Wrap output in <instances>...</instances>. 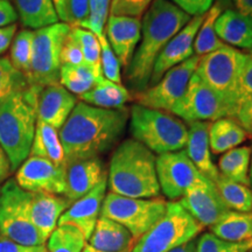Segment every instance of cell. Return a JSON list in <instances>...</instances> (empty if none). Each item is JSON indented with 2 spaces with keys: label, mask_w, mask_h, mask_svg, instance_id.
Instances as JSON below:
<instances>
[{
  "label": "cell",
  "mask_w": 252,
  "mask_h": 252,
  "mask_svg": "<svg viewBox=\"0 0 252 252\" xmlns=\"http://www.w3.org/2000/svg\"><path fill=\"white\" fill-rule=\"evenodd\" d=\"M84 63L83 54L78 42L69 32L65 37L61 50V64L62 65H78Z\"/></svg>",
  "instance_id": "obj_43"
},
{
  "label": "cell",
  "mask_w": 252,
  "mask_h": 252,
  "mask_svg": "<svg viewBox=\"0 0 252 252\" xmlns=\"http://www.w3.org/2000/svg\"><path fill=\"white\" fill-rule=\"evenodd\" d=\"M157 157L134 139L118 145L110 160L108 187L110 193L133 198L159 197Z\"/></svg>",
  "instance_id": "obj_3"
},
{
  "label": "cell",
  "mask_w": 252,
  "mask_h": 252,
  "mask_svg": "<svg viewBox=\"0 0 252 252\" xmlns=\"http://www.w3.org/2000/svg\"><path fill=\"white\" fill-rule=\"evenodd\" d=\"M204 14L191 18L190 21L179 33H176L165 46V48L162 49V52L160 53L156 63H154L149 87L159 82L160 78L169 69L176 67L178 64L194 56L195 37H196L198 30H200Z\"/></svg>",
  "instance_id": "obj_17"
},
{
  "label": "cell",
  "mask_w": 252,
  "mask_h": 252,
  "mask_svg": "<svg viewBox=\"0 0 252 252\" xmlns=\"http://www.w3.org/2000/svg\"><path fill=\"white\" fill-rule=\"evenodd\" d=\"M19 186L14 179L0 187V236L26 247H41L46 242L24 212L18 197Z\"/></svg>",
  "instance_id": "obj_12"
},
{
  "label": "cell",
  "mask_w": 252,
  "mask_h": 252,
  "mask_svg": "<svg viewBox=\"0 0 252 252\" xmlns=\"http://www.w3.org/2000/svg\"><path fill=\"white\" fill-rule=\"evenodd\" d=\"M191 17L169 0H154L141 20V37L126 72L128 86L135 94L150 84L154 63L167 43Z\"/></svg>",
  "instance_id": "obj_2"
},
{
  "label": "cell",
  "mask_w": 252,
  "mask_h": 252,
  "mask_svg": "<svg viewBox=\"0 0 252 252\" xmlns=\"http://www.w3.org/2000/svg\"><path fill=\"white\" fill-rule=\"evenodd\" d=\"M108 189V176L90 193L72 202L60 217L58 225H71L80 230L89 241L102 212V206Z\"/></svg>",
  "instance_id": "obj_18"
},
{
  "label": "cell",
  "mask_w": 252,
  "mask_h": 252,
  "mask_svg": "<svg viewBox=\"0 0 252 252\" xmlns=\"http://www.w3.org/2000/svg\"><path fill=\"white\" fill-rule=\"evenodd\" d=\"M18 19L17 9L9 0H0V28L14 25Z\"/></svg>",
  "instance_id": "obj_48"
},
{
  "label": "cell",
  "mask_w": 252,
  "mask_h": 252,
  "mask_svg": "<svg viewBox=\"0 0 252 252\" xmlns=\"http://www.w3.org/2000/svg\"><path fill=\"white\" fill-rule=\"evenodd\" d=\"M203 229L179 201H169L161 219L135 242L131 252H169L197 238Z\"/></svg>",
  "instance_id": "obj_6"
},
{
  "label": "cell",
  "mask_w": 252,
  "mask_h": 252,
  "mask_svg": "<svg viewBox=\"0 0 252 252\" xmlns=\"http://www.w3.org/2000/svg\"><path fill=\"white\" fill-rule=\"evenodd\" d=\"M215 186L230 210L239 213L252 212V190L249 186L231 181L222 175L219 176Z\"/></svg>",
  "instance_id": "obj_33"
},
{
  "label": "cell",
  "mask_w": 252,
  "mask_h": 252,
  "mask_svg": "<svg viewBox=\"0 0 252 252\" xmlns=\"http://www.w3.org/2000/svg\"><path fill=\"white\" fill-rule=\"evenodd\" d=\"M70 33L81 47L84 63H87L96 71L102 72V68H100V43L98 37L94 35L93 32L81 27H71Z\"/></svg>",
  "instance_id": "obj_37"
},
{
  "label": "cell",
  "mask_w": 252,
  "mask_h": 252,
  "mask_svg": "<svg viewBox=\"0 0 252 252\" xmlns=\"http://www.w3.org/2000/svg\"><path fill=\"white\" fill-rule=\"evenodd\" d=\"M245 58L247 53L224 43L219 49L201 56L195 74L237 109L241 100L239 80Z\"/></svg>",
  "instance_id": "obj_7"
},
{
  "label": "cell",
  "mask_w": 252,
  "mask_h": 252,
  "mask_svg": "<svg viewBox=\"0 0 252 252\" xmlns=\"http://www.w3.org/2000/svg\"><path fill=\"white\" fill-rule=\"evenodd\" d=\"M222 5H220V2H217L204 14L203 21L201 24L194 42V53L196 56L201 58V56L209 54V53L224 45L217 36L215 31L216 20L222 13Z\"/></svg>",
  "instance_id": "obj_32"
},
{
  "label": "cell",
  "mask_w": 252,
  "mask_h": 252,
  "mask_svg": "<svg viewBox=\"0 0 252 252\" xmlns=\"http://www.w3.org/2000/svg\"><path fill=\"white\" fill-rule=\"evenodd\" d=\"M249 176H250V188L252 190V146H251V163H250V174H249Z\"/></svg>",
  "instance_id": "obj_55"
},
{
  "label": "cell",
  "mask_w": 252,
  "mask_h": 252,
  "mask_svg": "<svg viewBox=\"0 0 252 252\" xmlns=\"http://www.w3.org/2000/svg\"><path fill=\"white\" fill-rule=\"evenodd\" d=\"M130 118L127 109H100L78 102L59 130L65 165L108 152L124 133Z\"/></svg>",
  "instance_id": "obj_1"
},
{
  "label": "cell",
  "mask_w": 252,
  "mask_h": 252,
  "mask_svg": "<svg viewBox=\"0 0 252 252\" xmlns=\"http://www.w3.org/2000/svg\"><path fill=\"white\" fill-rule=\"evenodd\" d=\"M234 9L238 13L252 18V0H231Z\"/></svg>",
  "instance_id": "obj_51"
},
{
  "label": "cell",
  "mask_w": 252,
  "mask_h": 252,
  "mask_svg": "<svg viewBox=\"0 0 252 252\" xmlns=\"http://www.w3.org/2000/svg\"><path fill=\"white\" fill-rule=\"evenodd\" d=\"M76 104L77 99L75 94L69 93L60 83L40 88L35 105L37 121L60 130Z\"/></svg>",
  "instance_id": "obj_19"
},
{
  "label": "cell",
  "mask_w": 252,
  "mask_h": 252,
  "mask_svg": "<svg viewBox=\"0 0 252 252\" xmlns=\"http://www.w3.org/2000/svg\"><path fill=\"white\" fill-rule=\"evenodd\" d=\"M154 0H111L110 15L141 18Z\"/></svg>",
  "instance_id": "obj_41"
},
{
  "label": "cell",
  "mask_w": 252,
  "mask_h": 252,
  "mask_svg": "<svg viewBox=\"0 0 252 252\" xmlns=\"http://www.w3.org/2000/svg\"><path fill=\"white\" fill-rule=\"evenodd\" d=\"M128 122L132 139L143 144L154 154L185 150L188 126L172 113L134 104L130 110Z\"/></svg>",
  "instance_id": "obj_5"
},
{
  "label": "cell",
  "mask_w": 252,
  "mask_h": 252,
  "mask_svg": "<svg viewBox=\"0 0 252 252\" xmlns=\"http://www.w3.org/2000/svg\"><path fill=\"white\" fill-rule=\"evenodd\" d=\"M239 89H241V98L252 94V50L247 53L243 69L239 80Z\"/></svg>",
  "instance_id": "obj_46"
},
{
  "label": "cell",
  "mask_w": 252,
  "mask_h": 252,
  "mask_svg": "<svg viewBox=\"0 0 252 252\" xmlns=\"http://www.w3.org/2000/svg\"><path fill=\"white\" fill-rule=\"evenodd\" d=\"M15 182L31 193L64 195V167L39 157H28L15 171Z\"/></svg>",
  "instance_id": "obj_14"
},
{
  "label": "cell",
  "mask_w": 252,
  "mask_h": 252,
  "mask_svg": "<svg viewBox=\"0 0 252 252\" xmlns=\"http://www.w3.org/2000/svg\"><path fill=\"white\" fill-rule=\"evenodd\" d=\"M250 252H252V251H250Z\"/></svg>",
  "instance_id": "obj_56"
},
{
  "label": "cell",
  "mask_w": 252,
  "mask_h": 252,
  "mask_svg": "<svg viewBox=\"0 0 252 252\" xmlns=\"http://www.w3.org/2000/svg\"><path fill=\"white\" fill-rule=\"evenodd\" d=\"M70 30L71 26L60 21L34 31L31 71L27 78L30 86L43 88L59 83L61 50Z\"/></svg>",
  "instance_id": "obj_9"
},
{
  "label": "cell",
  "mask_w": 252,
  "mask_h": 252,
  "mask_svg": "<svg viewBox=\"0 0 252 252\" xmlns=\"http://www.w3.org/2000/svg\"><path fill=\"white\" fill-rule=\"evenodd\" d=\"M89 13V0H65L64 21L71 27H78Z\"/></svg>",
  "instance_id": "obj_42"
},
{
  "label": "cell",
  "mask_w": 252,
  "mask_h": 252,
  "mask_svg": "<svg viewBox=\"0 0 252 252\" xmlns=\"http://www.w3.org/2000/svg\"><path fill=\"white\" fill-rule=\"evenodd\" d=\"M156 167L160 191L169 201L180 200L193 186L207 180L185 150L159 154Z\"/></svg>",
  "instance_id": "obj_13"
},
{
  "label": "cell",
  "mask_w": 252,
  "mask_h": 252,
  "mask_svg": "<svg viewBox=\"0 0 252 252\" xmlns=\"http://www.w3.org/2000/svg\"><path fill=\"white\" fill-rule=\"evenodd\" d=\"M215 31L223 43L239 50H252V18L228 8L217 18Z\"/></svg>",
  "instance_id": "obj_23"
},
{
  "label": "cell",
  "mask_w": 252,
  "mask_h": 252,
  "mask_svg": "<svg viewBox=\"0 0 252 252\" xmlns=\"http://www.w3.org/2000/svg\"><path fill=\"white\" fill-rule=\"evenodd\" d=\"M17 24L0 28V58H1V56L9 49V47H11L13 37L15 34H17Z\"/></svg>",
  "instance_id": "obj_49"
},
{
  "label": "cell",
  "mask_w": 252,
  "mask_h": 252,
  "mask_svg": "<svg viewBox=\"0 0 252 252\" xmlns=\"http://www.w3.org/2000/svg\"><path fill=\"white\" fill-rule=\"evenodd\" d=\"M247 139L248 133L234 118H222L209 125V144L214 154L228 152Z\"/></svg>",
  "instance_id": "obj_28"
},
{
  "label": "cell",
  "mask_w": 252,
  "mask_h": 252,
  "mask_svg": "<svg viewBox=\"0 0 252 252\" xmlns=\"http://www.w3.org/2000/svg\"><path fill=\"white\" fill-rule=\"evenodd\" d=\"M82 252H103V251L96 250V249H94L93 247H90V245L87 243V245H86V248H84V249H83V251H82Z\"/></svg>",
  "instance_id": "obj_54"
},
{
  "label": "cell",
  "mask_w": 252,
  "mask_h": 252,
  "mask_svg": "<svg viewBox=\"0 0 252 252\" xmlns=\"http://www.w3.org/2000/svg\"><path fill=\"white\" fill-rule=\"evenodd\" d=\"M169 1L181 8L190 17L191 15L196 17V15L206 14L212 8L215 0H169Z\"/></svg>",
  "instance_id": "obj_45"
},
{
  "label": "cell",
  "mask_w": 252,
  "mask_h": 252,
  "mask_svg": "<svg viewBox=\"0 0 252 252\" xmlns=\"http://www.w3.org/2000/svg\"><path fill=\"white\" fill-rule=\"evenodd\" d=\"M81 102L100 109L121 110L132 100V96L123 84L100 77L97 84L88 93L81 94Z\"/></svg>",
  "instance_id": "obj_25"
},
{
  "label": "cell",
  "mask_w": 252,
  "mask_h": 252,
  "mask_svg": "<svg viewBox=\"0 0 252 252\" xmlns=\"http://www.w3.org/2000/svg\"><path fill=\"white\" fill-rule=\"evenodd\" d=\"M200 56H191L187 61L169 69L153 86L134 94L137 104L149 109L172 113L174 106L182 98L196 70Z\"/></svg>",
  "instance_id": "obj_11"
},
{
  "label": "cell",
  "mask_w": 252,
  "mask_h": 252,
  "mask_svg": "<svg viewBox=\"0 0 252 252\" xmlns=\"http://www.w3.org/2000/svg\"><path fill=\"white\" fill-rule=\"evenodd\" d=\"M11 172L12 168L8 158L4 152V150H2V147L0 146V184H2V182L7 180Z\"/></svg>",
  "instance_id": "obj_50"
},
{
  "label": "cell",
  "mask_w": 252,
  "mask_h": 252,
  "mask_svg": "<svg viewBox=\"0 0 252 252\" xmlns=\"http://www.w3.org/2000/svg\"><path fill=\"white\" fill-rule=\"evenodd\" d=\"M188 139L185 151L195 167L210 181L215 182L220 173L213 161L209 144V123L194 122L188 124Z\"/></svg>",
  "instance_id": "obj_22"
},
{
  "label": "cell",
  "mask_w": 252,
  "mask_h": 252,
  "mask_svg": "<svg viewBox=\"0 0 252 252\" xmlns=\"http://www.w3.org/2000/svg\"><path fill=\"white\" fill-rule=\"evenodd\" d=\"M166 208L167 202L162 197L133 198L108 193L100 216L108 217L127 229L135 243L161 219Z\"/></svg>",
  "instance_id": "obj_8"
},
{
  "label": "cell",
  "mask_w": 252,
  "mask_h": 252,
  "mask_svg": "<svg viewBox=\"0 0 252 252\" xmlns=\"http://www.w3.org/2000/svg\"><path fill=\"white\" fill-rule=\"evenodd\" d=\"M179 202L203 228L215 225L230 212L215 184L208 179L193 186Z\"/></svg>",
  "instance_id": "obj_16"
},
{
  "label": "cell",
  "mask_w": 252,
  "mask_h": 252,
  "mask_svg": "<svg viewBox=\"0 0 252 252\" xmlns=\"http://www.w3.org/2000/svg\"><path fill=\"white\" fill-rule=\"evenodd\" d=\"M100 77H103L102 72L96 71L87 63L78 65H61L59 83L69 93L80 97L93 89Z\"/></svg>",
  "instance_id": "obj_31"
},
{
  "label": "cell",
  "mask_w": 252,
  "mask_h": 252,
  "mask_svg": "<svg viewBox=\"0 0 252 252\" xmlns=\"http://www.w3.org/2000/svg\"><path fill=\"white\" fill-rule=\"evenodd\" d=\"M105 36L122 67L127 69L141 37V18L109 15Z\"/></svg>",
  "instance_id": "obj_20"
},
{
  "label": "cell",
  "mask_w": 252,
  "mask_h": 252,
  "mask_svg": "<svg viewBox=\"0 0 252 252\" xmlns=\"http://www.w3.org/2000/svg\"><path fill=\"white\" fill-rule=\"evenodd\" d=\"M18 197L25 214L45 242L58 228L60 217L71 204L62 195L31 193L20 187L18 189Z\"/></svg>",
  "instance_id": "obj_15"
},
{
  "label": "cell",
  "mask_w": 252,
  "mask_h": 252,
  "mask_svg": "<svg viewBox=\"0 0 252 252\" xmlns=\"http://www.w3.org/2000/svg\"><path fill=\"white\" fill-rule=\"evenodd\" d=\"M65 191L63 196L70 202L90 193L108 176L99 158H90L69 162L64 167Z\"/></svg>",
  "instance_id": "obj_21"
},
{
  "label": "cell",
  "mask_w": 252,
  "mask_h": 252,
  "mask_svg": "<svg viewBox=\"0 0 252 252\" xmlns=\"http://www.w3.org/2000/svg\"><path fill=\"white\" fill-rule=\"evenodd\" d=\"M30 87L27 78L19 72L8 58H0V105L15 93Z\"/></svg>",
  "instance_id": "obj_36"
},
{
  "label": "cell",
  "mask_w": 252,
  "mask_h": 252,
  "mask_svg": "<svg viewBox=\"0 0 252 252\" xmlns=\"http://www.w3.org/2000/svg\"><path fill=\"white\" fill-rule=\"evenodd\" d=\"M88 242L90 247L103 252H131L134 244L127 229L104 216H99Z\"/></svg>",
  "instance_id": "obj_24"
},
{
  "label": "cell",
  "mask_w": 252,
  "mask_h": 252,
  "mask_svg": "<svg viewBox=\"0 0 252 252\" xmlns=\"http://www.w3.org/2000/svg\"><path fill=\"white\" fill-rule=\"evenodd\" d=\"M30 157L43 158L56 166L65 167L64 152L60 140L59 130L46 123L37 121Z\"/></svg>",
  "instance_id": "obj_27"
},
{
  "label": "cell",
  "mask_w": 252,
  "mask_h": 252,
  "mask_svg": "<svg viewBox=\"0 0 252 252\" xmlns=\"http://www.w3.org/2000/svg\"><path fill=\"white\" fill-rule=\"evenodd\" d=\"M252 239L245 242H230L217 237L212 232H206L196 238L195 252H250Z\"/></svg>",
  "instance_id": "obj_38"
},
{
  "label": "cell",
  "mask_w": 252,
  "mask_h": 252,
  "mask_svg": "<svg viewBox=\"0 0 252 252\" xmlns=\"http://www.w3.org/2000/svg\"><path fill=\"white\" fill-rule=\"evenodd\" d=\"M34 31L21 30L13 37L9 50V61L19 72L28 78L33 54Z\"/></svg>",
  "instance_id": "obj_34"
},
{
  "label": "cell",
  "mask_w": 252,
  "mask_h": 252,
  "mask_svg": "<svg viewBox=\"0 0 252 252\" xmlns=\"http://www.w3.org/2000/svg\"><path fill=\"white\" fill-rule=\"evenodd\" d=\"M236 110V106L194 74L185 94L173 109L172 115L190 124L194 122L235 118Z\"/></svg>",
  "instance_id": "obj_10"
},
{
  "label": "cell",
  "mask_w": 252,
  "mask_h": 252,
  "mask_svg": "<svg viewBox=\"0 0 252 252\" xmlns=\"http://www.w3.org/2000/svg\"><path fill=\"white\" fill-rule=\"evenodd\" d=\"M210 232L230 242L250 241L252 239V212L230 210L215 225L210 226Z\"/></svg>",
  "instance_id": "obj_30"
},
{
  "label": "cell",
  "mask_w": 252,
  "mask_h": 252,
  "mask_svg": "<svg viewBox=\"0 0 252 252\" xmlns=\"http://www.w3.org/2000/svg\"><path fill=\"white\" fill-rule=\"evenodd\" d=\"M234 119L243 127L248 135H252V94L239 100Z\"/></svg>",
  "instance_id": "obj_44"
},
{
  "label": "cell",
  "mask_w": 252,
  "mask_h": 252,
  "mask_svg": "<svg viewBox=\"0 0 252 252\" xmlns=\"http://www.w3.org/2000/svg\"><path fill=\"white\" fill-rule=\"evenodd\" d=\"M110 6L111 0H89V13L78 27L93 32L97 37L102 36L110 15Z\"/></svg>",
  "instance_id": "obj_39"
},
{
  "label": "cell",
  "mask_w": 252,
  "mask_h": 252,
  "mask_svg": "<svg viewBox=\"0 0 252 252\" xmlns=\"http://www.w3.org/2000/svg\"><path fill=\"white\" fill-rule=\"evenodd\" d=\"M19 20L27 30L36 31L60 23L53 0H15Z\"/></svg>",
  "instance_id": "obj_26"
},
{
  "label": "cell",
  "mask_w": 252,
  "mask_h": 252,
  "mask_svg": "<svg viewBox=\"0 0 252 252\" xmlns=\"http://www.w3.org/2000/svg\"><path fill=\"white\" fill-rule=\"evenodd\" d=\"M54 2L56 12H58L59 19L60 20L64 21V9H65V0H53Z\"/></svg>",
  "instance_id": "obj_53"
},
{
  "label": "cell",
  "mask_w": 252,
  "mask_h": 252,
  "mask_svg": "<svg viewBox=\"0 0 252 252\" xmlns=\"http://www.w3.org/2000/svg\"><path fill=\"white\" fill-rule=\"evenodd\" d=\"M87 239L80 230L71 225H58L47 239V252H82Z\"/></svg>",
  "instance_id": "obj_35"
},
{
  "label": "cell",
  "mask_w": 252,
  "mask_h": 252,
  "mask_svg": "<svg viewBox=\"0 0 252 252\" xmlns=\"http://www.w3.org/2000/svg\"><path fill=\"white\" fill-rule=\"evenodd\" d=\"M195 249H196V238L191 239V241L187 242V243L169 252H195Z\"/></svg>",
  "instance_id": "obj_52"
},
{
  "label": "cell",
  "mask_w": 252,
  "mask_h": 252,
  "mask_svg": "<svg viewBox=\"0 0 252 252\" xmlns=\"http://www.w3.org/2000/svg\"><path fill=\"white\" fill-rule=\"evenodd\" d=\"M0 252H47L46 245L41 247H26L0 236Z\"/></svg>",
  "instance_id": "obj_47"
},
{
  "label": "cell",
  "mask_w": 252,
  "mask_h": 252,
  "mask_svg": "<svg viewBox=\"0 0 252 252\" xmlns=\"http://www.w3.org/2000/svg\"><path fill=\"white\" fill-rule=\"evenodd\" d=\"M250 163L251 147L238 146L220 156L217 169L220 175L250 187Z\"/></svg>",
  "instance_id": "obj_29"
},
{
  "label": "cell",
  "mask_w": 252,
  "mask_h": 252,
  "mask_svg": "<svg viewBox=\"0 0 252 252\" xmlns=\"http://www.w3.org/2000/svg\"><path fill=\"white\" fill-rule=\"evenodd\" d=\"M39 87L18 91L0 105V146L7 156L12 172L30 157L36 127Z\"/></svg>",
  "instance_id": "obj_4"
},
{
  "label": "cell",
  "mask_w": 252,
  "mask_h": 252,
  "mask_svg": "<svg viewBox=\"0 0 252 252\" xmlns=\"http://www.w3.org/2000/svg\"><path fill=\"white\" fill-rule=\"evenodd\" d=\"M100 43V68L104 78L122 84V72L121 63L117 56L115 55L111 47H110L105 33L98 37Z\"/></svg>",
  "instance_id": "obj_40"
}]
</instances>
